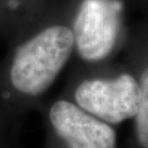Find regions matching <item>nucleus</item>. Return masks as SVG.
I'll use <instances>...</instances> for the list:
<instances>
[{"label": "nucleus", "mask_w": 148, "mask_h": 148, "mask_svg": "<svg viewBox=\"0 0 148 148\" xmlns=\"http://www.w3.org/2000/svg\"><path fill=\"white\" fill-rule=\"evenodd\" d=\"M75 47L74 34L66 25L44 29L16 49L10 70L13 87L36 97L53 85Z\"/></svg>", "instance_id": "nucleus-1"}, {"label": "nucleus", "mask_w": 148, "mask_h": 148, "mask_svg": "<svg viewBox=\"0 0 148 148\" xmlns=\"http://www.w3.org/2000/svg\"><path fill=\"white\" fill-rule=\"evenodd\" d=\"M121 24L117 0H82L71 29L80 57L90 63L106 58L117 42Z\"/></svg>", "instance_id": "nucleus-2"}, {"label": "nucleus", "mask_w": 148, "mask_h": 148, "mask_svg": "<svg viewBox=\"0 0 148 148\" xmlns=\"http://www.w3.org/2000/svg\"><path fill=\"white\" fill-rule=\"evenodd\" d=\"M77 106L108 124L133 119L139 102V84L130 74L109 79H89L75 91Z\"/></svg>", "instance_id": "nucleus-3"}, {"label": "nucleus", "mask_w": 148, "mask_h": 148, "mask_svg": "<svg viewBox=\"0 0 148 148\" xmlns=\"http://www.w3.org/2000/svg\"><path fill=\"white\" fill-rule=\"evenodd\" d=\"M49 121L68 148H116V132L110 124L69 101L54 103Z\"/></svg>", "instance_id": "nucleus-4"}, {"label": "nucleus", "mask_w": 148, "mask_h": 148, "mask_svg": "<svg viewBox=\"0 0 148 148\" xmlns=\"http://www.w3.org/2000/svg\"><path fill=\"white\" fill-rule=\"evenodd\" d=\"M139 84V102L135 114V131L142 148H148V67L143 70Z\"/></svg>", "instance_id": "nucleus-5"}]
</instances>
